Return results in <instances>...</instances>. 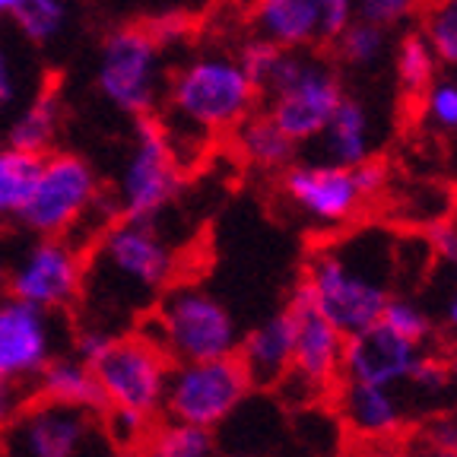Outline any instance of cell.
Returning <instances> with one entry per match:
<instances>
[{"label": "cell", "instance_id": "6da1fadb", "mask_svg": "<svg viewBox=\"0 0 457 457\" xmlns=\"http://www.w3.org/2000/svg\"><path fill=\"white\" fill-rule=\"evenodd\" d=\"M179 279V251L156 222L118 220L86 257V286L77 328L134 334Z\"/></svg>", "mask_w": 457, "mask_h": 457}, {"label": "cell", "instance_id": "7a4b0ae2", "mask_svg": "<svg viewBox=\"0 0 457 457\" xmlns=\"http://www.w3.org/2000/svg\"><path fill=\"white\" fill-rule=\"evenodd\" d=\"M257 86L245 73L238 54L200 51L165 83V121L159 124L179 165L204 153L213 134H232L254 114Z\"/></svg>", "mask_w": 457, "mask_h": 457}, {"label": "cell", "instance_id": "3957f363", "mask_svg": "<svg viewBox=\"0 0 457 457\" xmlns=\"http://www.w3.org/2000/svg\"><path fill=\"white\" fill-rule=\"evenodd\" d=\"M381 232H359L321 245L305 261V273L295 286L346 337L375 328L394 299L397 251L381 245Z\"/></svg>", "mask_w": 457, "mask_h": 457}, {"label": "cell", "instance_id": "277c9868", "mask_svg": "<svg viewBox=\"0 0 457 457\" xmlns=\"http://www.w3.org/2000/svg\"><path fill=\"white\" fill-rule=\"evenodd\" d=\"M118 220L114 197L102 194L93 165L77 153H51L38 159L36 181L16 222L38 238H71L83 245V238L96 242Z\"/></svg>", "mask_w": 457, "mask_h": 457}, {"label": "cell", "instance_id": "5b68a950", "mask_svg": "<svg viewBox=\"0 0 457 457\" xmlns=\"http://www.w3.org/2000/svg\"><path fill=\"white\" fill-rule=\"evenodd\" d=\"M102 394V422L114 445H140L162 420L171 362L140 330L114 337L93 362Z\"/></svg>", "mask_w": 457, "mask_h": 457}, {"label": "cell", "instance_id": "8992f818", "mask_svg": "<svg viewBox=\"0 0 457 457\" xmlns=\"http://www.w3.org/2000/svg\"><path fill=\"white\" fill-rule=\"evenodd\" d=\"M171 365L236 356L242 330L232 308L197 283H175L140 328Z\"/></svg>", "mask_w": 457, "mask_h": 457}, {"label": "cell", "instance_id": "52a82bcc", "mask_svg": "<svg viewBox=\"0 0 457 457\" xmlns=\"http://www.w3.org/2000/svg\"><path fill=\"white\" fill-rule=\"evenodd\" d=\"M264 112L293 143L318 140L346 99L334 67L312 51H283L261 83Z\"/></svg>", "mask_w": 457, "mask_h": 457}, {"label": "cell", "instance_id": "ba28073f", "mask_svg": "<svg viewBox=\"0 0 457 457\" xmlns=\"http://www.w3.org/2000/svg\"><path fill=\"white\" fill-rule=\"evenodd\" d=\"M96 86L118 112L146 121L165 89L162 42L146 26H118L99 45Z\"/></svg>", "mask_w": 457, "mask_h": 457}, {"label": "cell", "instance_id": "9c48e42d", "mask_svg": "<svg viewBox=\"0 0 457 457\" xmlns=\"http://www.w3.org/2000/svg\"><path fill=\"white\" fill-rule=\"evenodd\" d=\"M112 448L102 413L38 397L0 432V457H108Z\"/></svg>", "mask_w": 457, "mask_h": 457}, {"label": "cell", "instance_id": "30bf717a", "mask_svg": "<svg viewBox=\"0 0 457 457\" xmlns=\"http://www.w3.org/2000/svg\"><path fill=\"white\" fill-rule=\"evenodd\" d=\"M251 391L254 387L236 356L171 365L162 416L216 432L248 403Z\"/></svg>", "mask_w": 457, "mask_h": 457}, {"label": "cell", "instance_id": "8fae6325", "mask_svg": "<svg viewBox=\"0 0 457 457\" xmlns=\"http://www.w3.org/2000/svg\"><path fill=\"white\" fill-rule=\"evenodd\" d=\"M181 165L169 150L159 121H140L130 137L121 175L114 185V207L121 220L156 222L179 194Z\"/></svg>", "mask_w": 457, "mask_h": 457}, {"label": "cell", "instance_id": "7c38bea8", "mask_svg": "<svg viewBox=\"0 0 457 457\" xmlns=\"http://www.w3.org/2000/svg\"><path fill=\"white\" fill-rule=\"evenodd\" d=\"M67 314L45 312L13 299L0 302V378L32 387L51 359L71 350Z\"/></svg>", "mask_w": 457, "mask_h": 457}, {"label": "cell", "instance_id": "4fadbf2b", "mask_svg": "<svg viewBox=\"0 0 457 457\" xmlns=\"http://www.w3.org/2000/svg\"><path fill=\"white\" fill-rule=\"evenodd\" d=\"M86 286L83 245L71 238H36L10 270V295L45 312H77Z\"/></svg>", "mask_w": 457, "mask_h": 457}, {"label": "cell", "instance_id": "5bb4252c", "mask_svg": "<svg viewBox=\"0 0 457 457\" xmlns=\"http://www.w3.org/2000/svg\"><path fill=\"white\" fill-rule=\"evenodd\" d=\"M283 197L302 220L324 232L346 228L369 207L356 169H343L324 159L289 165L283 171Z\"/></svg>", "mask_w": 457, "mask_h": 457}, {"label": "cell", "instance_id": "9a60e30c", "mask_svg": "<svg viewBox=\"0 0 457 457\" xmlns=\"http://www.w3.org/2000/svg\"><path fill=\"white\" fill-rule=\"evenodd\" d=\"M289 314L295 328V353L293 375L283 385H295L305 400L334 397L343 381V359H346V340L350 337L337 330L305 295L295 289L289 299Z\"/></svg>", "mask_w": 457, "mask_h": 457}, {"label": "cell", "instance_id": "2e32d148", "mask_svg": "<svg viewBox=\"0 0 457 457\" xmlns=\"http://www.w3.org/2000/svg\"><path fill=\"white\" fill-rule=\"evenodd\" d=\"M334 403L343 428L356 438V445L403 442L416 420L403 391L397 387L340 381V387L334 391Z\"/></svg>", "mask_w": 457, "mask_h": 457}, {"label": "cell", "instance_id": "e0dca14e", "mask_svg": "<svg viewBox=\"0 0 457 457\" xmlns=\"http://www.w3.org/2000/svg\"><path fill=\"white\" fill-rule=\"evenodd\" d=\"M422 353L403 337L391 334L385 324L362 330L346 340V359H343V381H362V385L403 387L413 375Z\"/></svg>", "mask_w": 457, "mask_h": 457}, {"label": "cell", "instance_id": "ac0fdd59", "mask_svg": "<svg viewBox=\"0 0 457 457\" xmlns=\"http://www.w3.org/2000/svg\"><path fill=\"white\" fill-rule=\"evenodd\" d=\"M295 328L289 308L270 314L264 321L248 328L238 340L236 359L242 362L251 387H279L293 375Z\"/></svg>", "mask_w": 457, "mask_h": 457}, {"label": "cell", "instance_id": "d6986e66", "mask_svg": "<svg viewBox=\"0 0 457 457\" xmlns=\"http://www.w3.org/2000/svg\"><path fill=\"white\" fill-rule=\"evenodd\" d=\"M248 20L254 38H264L283 51H312L321 45L314 0H251Z\"/></svg>", "mask_w": 457, "mask_h": 457}, {"label": "cell", "instance_id": "ffe728a7", "mask_svg": "<svg viewBox=\"0 0 457 457\" xmlns=\"http://www.w3.org/2000/svg\"><path fill=\"white\" fill-rule=\"evenodd\" d=\"M318 143H321L324 162L343 165V169L371 162L375 159V118H371L369 105L346 96L324 128V134L318 137Z\"/></svg>", "mask_w": 457, "mask_h": 457}, {"label": "cell", "instance_id": "44dd1931", "mask_svg": "<svg viewBox=\"0 0 457 457\" xmlns=\"http://www.w3.org/2000/svg\"><path fill=\"white\" fill-rule=\"evenodd\" d=\"M32 397L48 400V403H61V407H77V410H93L102 413V394L96 371L89 362L77 356V353H61L45 365V371L32 381Z\"/></svg>", "mask_w": 457, "mask_h": 457}, {"label": "cell", "instance_id": "7402d4cb", "mask_svg": "<svg viewBox=\"0 0 457 457\" xmlns=\"http://www.w3.org/2000/svg\"><path fill=\"white\" fill-rule=\"evenodd\" d=\"M61 128H64V102L54 89H45V93H36L20 112L10 118L7 128V146L26 153V156L45 159L54 153L57 137H61Z\"/></svg>", "mask_w": 457, "mask_h": 457}, {"label": "cell", "instance_id": "603a6c76", "mask_svg": "<svg viewBox=\"0 0 457 457\" xmlns=\"http://www.w3.org/2000/svg\"><path fill=\"white\" fill-rule=\"evenodd\" d=\"M232 146H236L238 159L254 169L286 171L293 165L299 143L289 140L267 112H254L232 130Z\"/></svg>", "mask_w": 457, "mask_h": 457}, {"label": "cell", "instance_id": "cb8c5ba5", "mask_svg": "<svg viewBox=\"0 0 457 457\" xmlns=\"http://www.w3.org/2000/svg\"><path fill=\"white\" fill-rule=\"evenodd\" d=\"M140 448L146 457H220L216 432L165 420V416L146 432Z\"/></svg>", "mask_w": 457, "mask_h": 457}, {"label": "cell", "instance_id": "d4e9b609", "mask_svg": "<svg viewBox=\"0 0 457 457\" xmlns=\"http://www.w3.org/2000/svg\"><path fill=\"white\" fill-rule=\"evenodd\" d=\"M438 57L428 48L422 32H407L394 45V77L407 96H422L438 77Z\"/></svg>", "mask_w": 457, "mask_h": 457}, {"label": "cell", "instance_id": "484cf974", "mask_svg": "<svg viewBox=\"0 0 457 457\" xmlns=\"http://www.w3.org/2000/svg\"><path fill=\"white\" fill-rule=\"evenodd\" d=\"M387 48H391V32H385L378 26H369L362 20H353L334 38L337 61L343 67H350V71H371V67H378L387 57Z\"/></svg>", "mask_w": 457, "mask_h": 457}, {"label": "cell", "instance_id": "4316f807", "mask_svg": "<svg viewBox=\"0 0 457 457\" xmlns=\"http://www.w3.org/2000/svg\"><path fill=\"white\" fill-rule=\"evenodd\" d=\"M38 159L0 143V220H20L36 181Z\"/></svg>", "mask_w": 457, "mask_h": 457}, {"label": "cell", "instance_id": "83f0119b", "mask_svg": "<svg viewBox=\"0 0 457 457\" xmlns=\"http://www.w3.org/2000/svg\"><path fill=\"white\" fill-rule=\"evenodd\" d=\"M378 324H385L391 334L403 337V340L420 346V350H428V346L438 340V328H436L432 312H428L420 299L403 295V293H394V299L387 302Z\"/></svg>", "mask_w": 457, "mask_h": 457}, {"label": "cell", "instance_id": "f1b7e54d", "mask_svg": "<svg viewBox=\"0 0 457 457\" xmlns=\"http://www.w3.org/2000/svg\"><path fill=\"white\" fill-rule=\"evenodd\" d=\"M13 22L26 36V42L51 45L64 36L71 22V0H20V7L13 10Z\"/></svg>", "mask_w": 457, "mask_h": 457}, {"label": "cell", "instance_id": "f546056e", "mask_svg": "<svg viewBox=\"0 0 457 457\" xmlns=\"http://www.w3.org/2000/svg\"><path fill=\"white\" fill-rule=\"evenodd\" d=\"M420 118L432 134L457 137V73L432 79L420 96Z\"/></svg>", "mask_w": 457, "mask_h": 457}, {"label": "cell", "instance_id": "4dcf8cb0", "mask_svg": "<svg viewBox=\"0 0 457 457\" xmlns=\"http://www.w3.org/2000/svg\"><path fill=\"white\" fill-rule=\"evenodd\" d=\"M422 38L436 51L438 64L457 71V0H436L426 4L422 13Z\"/></svg>", "mask_w": 457, "mask_h": 457}, {"label": "cell", "instance_id": "1f68e13d", "mask_svg": "<svg viewBox=\"0 0 457 457\" xmlns=\"http://www.w3.org/2000/svg\"><path fill=\"white\" fill-rule=\"evenodd\" d=\"M420 13V0H356V20L394 32Z\"/></svg>", "mask_w": 457, "mask_h": 457}, {"label": "cell", "instance_id": "d6a6232c", "mask_svg": "<svg viewBox=\"0 0 457 457\" xmlns=\"http://www.w3.org/2000/svg\"><path fill=\"white\" fill-rule=\"evenodd\" d=\"M428 312L436 318L438 337L448 343L451 350H457V267H448V279L438 286L436 305Z\"/></svg>", "mask_w": 457, "mask_h": 457}, {"label": "cell", "instance_id": "836d02e7", "mask_svg": "<svg viewBox=\"0 0 457 457\" xmlns=\"http://www.w3.org/2000/svg\"><path fill=\"white\" fill-rule=\"evenodd\" d=\"M428 251L445 267H457V204L428 228Z\"/></svg>", "mask_w": 457, "mask_h": 457}, {"label": "cell", "instance_id": "e575fe53", "mask_svg": "<svg viewBox=\"0 0 457 457\" xmlns=\"http://www.w3.org/2000/svg\"><path fill=\"white\" fill-rule=\"evenodd\" d=\"M314 7H318V22H321V42L330 45L356 20V0H314Z\"/></svg>", "mask_w": 457, "mask_h": 457}, {"label": "cell", "instance_id": "d590c367", "mask_svg": "<svg viewBox=\"0 0 457 457\" xmlns=\"http://www.w3.org/2000/svg\"><path fill=\"white\" fill-rule=\"evenodd\" d=\"M22 99V73L10 48L0 45V118H7Z\"/></svg>", "mask_w": 457, "mask_h": 457}, {"label": "cell", "instance_id": "8d00e7d4", "mask_svg": "<svg viewBox=\"0 0 457 457\" xmlns=\"http://www.w3.org/2000/svg\"><path fill=\"white\" fill-rule=\"evenodd\" d=\"M29 400H32V391H29V387L0 378V432L22 413V407H26Z\"/></svg>", "mask_w": 457, "mask_h": 457}, {"label": "cell", "instance_id": "74e56055", "mask_svg": "<svg viewBox=\"0 0 457 457\" xmlns=\"http://www.w3.org/2000/svg\"><path fill=\"white\" fill-rule=\"evenodd\" d=\"M346 457H410L407 442H385V445H356Z\"/></svg>", "mask_w": 457, "mask_h": 457}, {"label": "cell", "instance_id": "f35d334b", "mask_svg": "<svg viewBox=\"0 0 457 457\" xmlns=\"http://www.w3.org/2000/svg\"><path fill=\"white\" fill-rule=\"evenodd\" d=\"M410 457H457V448H432V445L410 442Z\"/></svg>", "mask_w": 457, "mask_h": 457}, {"label": "cell", "instance_id": "ab89813d", "mask_svg": "<svg viewBox=\"0 0 457 457\" xmlns=\"http://www.w3.org/2000/svg\"><path fill=\"white\" fill-rule=\"evenodd\" d=\"M108 457H146V454H143L140 445H114Z\"/></svg>", "mask_w": 457, "mask_h": 457}, {"label": "cell", "instance_id": "60d3db41", "mask_svg": "<svg viewBox=\"0 0 457 457\" xmlns=\"http://www.w3.org/2000/svg\"><path fill=\"white\" fill-rule=\"evenodd\" d=\"M7 299H10V270L0 267V302H7Z\"/></svg>", "mask_w": 457, "mask_h": 457}, {"label": "cell", "instance_id": "b9f144b4", "mask_svg": "<svg viewBox=\"0 0 457 457\" xmlns=\"http://www.w3.org/2000/svg\"><path fill=\"white\" fill-rule=\"evenodd\" d=\"M16 7H20V0H0V16H13Z\"/></svg>", "mask_w": 457, "mask_h": 457}, {"label": "cell", "instance_id": "7bdbcfd3", "mask_svg": "<svg viewBox=\"0 0 457 457\" xmlns=\"http://www.w3.org/2000/svg\"><path fill=\"white\" fill-rule=\"evenodd\" d=\"M448 365H451V375L457 381V350H448Z\"/></svg>", "mask_w": 457, "mask_h": 457}, {"label": "cell", "instance_id": "ee69618b", "mask_svg": "<svg viewBox=\"0 0 457 457\" xmlns=\"http://www.w3.org/2000/svg\"><path fill=\"white\" fill-rule=\"evenodd\" d=\"M220 457H257L254 451H232V454H220Z\"/></svg>", "mask_w": 457, "mask_h": 457}, {"label": "cell", "instance_id": "f6af8a7d", "mask_svg": "<svg viewBox=\"0 0 457 457\" xmlns=\"http://www.w3.org/2000/svg\"><path fill=\"white\" fill-rule=\"evenodd\" d=\"M426 4H436V0H426Z\"/></svg>", "mask_w": 457, "mask_h": 457}]
</instances>
